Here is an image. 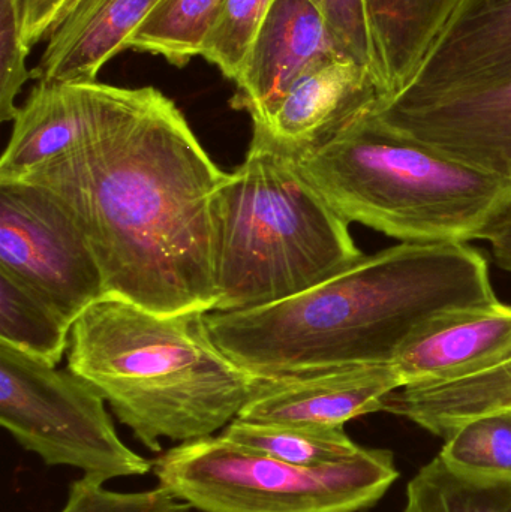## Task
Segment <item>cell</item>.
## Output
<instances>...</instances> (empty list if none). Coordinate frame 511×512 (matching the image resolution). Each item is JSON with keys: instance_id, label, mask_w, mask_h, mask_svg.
Instances as JSON below:
<instances>
[{"instance_id": "484cf974", "label": "cell", "mask_w": 511, "mask_h": 512, "mask_svg": "<svg viewBox=\"0 0 511 512\" xmlns=\"http://www.w3.org/2000/svg\"><path fill=\"white\" fill-rule=\"evenodd\" d=\"M24 39L23 0H0V122H14L17 96L32 72Z\"/></svg>"}, {"instance_id": "f1b7e54d", "label": "cell", "mask_w": 511, "mask_h": 512, "mask_svg": "<svg viewBox=\"0 0 511 512\" xmlns=\"http://www.w3.org/2000/svg\"><path fill=\"white\" fill-rule=\"evenodd\" d=\"M482 240L491 243L495 261L511 273V201L489 222Z\"/></svg>"}, {"instance_id": "7402d4cb", "label": "cell", "mask_w": 511, "mask_h": 512, "mask_svg": "<svg viewBox=\"0 0 511 512\" xmlns=\"http://www.w3.org/2000/svg\"><path fill=\"white\" fill-rule=\"evenodd\" d=\"M222 0H159L144 18L125 50L164 57L183 68L201 56L204 38L212 26Z\"/></svg>"}, {"instance_id": "e0dca14e", "label": "cell", "mask_w": 511, "mask_h": 512, "mask_svg": "<svg viewBox=\"0 0 511 512\" xmlns=\"http://www.w3.org/2000/svg\"><path fill=\"white\" fill-rule=\"evenodd\" d=\"M458 3L459 0H363L371 38L372 71L384 101L407 86Z\"/></svg>"}, {"instance_id": "5bb4252c", "label": "cell", "mask_w": 511, "mask_h": 512, "mask_svg": "<svg viewBox=\"0 0 511 512\" xmlns=\"http://www.w3.org/2000/svg\"><path fill=\"white\" fill-rule=\"evenodd\" d=\"M383 101L372 69L341 54L297 81L270 122L261 125L291 150H300L323 140L357 114L378 107Z\"/></svg>"}, {"instance_id": "7a4b0ae2", "label": "cell", "mask_w": 511, "mask_h": 512, "mask_svg": "<svg viewBox=\"0 0 511 512\" xmlns=\"http://www.w3.org/2000/svg\"><path fill=\"white\" fill-rule=\"evenodd\" d=\"M488 261L465 243H402L266 306L206 313L225 355L261 379L392 364L435 319L497 303Z\"/></svg>"}, {"instance_id": "5b68a950", "label": "cell", "mask_w": 511, "mask_h": 512, "mask_svg": "<svg viewBox=\"0 0 511 512\" xmlns=\"http://www.w3.org/2000/svg\"><path fill=\"white\" fill-rule=\"evenodd\" d=\"M252 125L245 161L216 195V312L293 297L365 256L347 222L303 179L290 147Z\"/></svg>"}, {"instance_id": "6da1fadb", "label": "cell", "mask_w": 511, "mask_h": 512, "mask_svg": "<svg viewBox=\"0 0 511 512\" xmlns=\"http://www.w3.org/2000/svg\"><path fill=\"white\" fill-rule=\"evenodd\" d=\"M227 176L164 93L98 83L77 146L23 182L71 213L107 297L173 315L215 309V206Z\"/></svg>"}, {"instance_id": "9a60e30c", "label": "cell", "mask_w": 511, "mask_h": 512, "mask_svg": "<svg viewBox=\"0 0 511 512\" xmlns=\"http://www.w3.org/2000/svg\"><path fill=\"white\" fill-rule=\"evenodd\" d=\"M159 0H83L48 36L32 77L41 83H87L125 50Z\"/></svg>"}, {"instance_id": "9c48e42d", "label": "cell", "mask_w": 511, "mask_h": 512, "mask_svg": "<svg viewBox=\"0 0 511 512\" xmlns=\"http://www.w3.org/2000/svg\"><path fill=\"white\" fill-rule=\"evenodd\" d=\"M377 116L435 152L511 183V77L428 98H392Z\"/></svg>"}, {"instance_id": "277c9868", "label": "cell", "mask_w": 511, "mask_h": 512, "mask_svg": "<svg viewBox=\"0 0 511 512\" xmlns=\"http://www.w3.org/2000/svg\"><path fill=\"white\" fill-rule=\"evenodd\" d=\"M297 170L350 224L402 243H467L511 201V183L399 134L368 108L291 150Z\"/></svg>"}, {"instance_id": "30bf717a", "label": "cell", "mask_w": 511, "mask_h": 512, "mask_svg": "<svg viewBox=\"0 0 511 512\" xmlns=\"http://www.w3.org/2000/svg\"><path fill=\"white\" fill-rule=\"evenodd\" d=\"M341 54L347 53L311 0H276L237 77L231 105L267 125L297 81Z\"/></svg>"}, {"instance_id": "603a6c76", "label": "cell", "mask_w": 511, "mask_h": 512, "mask_svg": "<svg viewBox=\"0 0 511 512\" xmlns=\"http://www.w3.org/2000/svg\"><path fill=\"white\" fill-rule=\"evenodd\" d=\"M276 0H222L201 56L236 81Z\"/></svg>"}, {"instance_id": "ba28073f", "label": "cell", "mask_w": 511, "mask_h": 512, "mask_svg": "<svg viewBox=\"0 0 511 512\" xmlns=\"http://www.w3.org/2000/svg\"><path fill=\"white\" fill-rule=\"evenodd\" d=\"M0 270L68 321L107 297L98 259L65 206L42 186L0 182Z\"/></svg>"}, {"instance_id": "d6986e66", "label": "cell", "mask_w": 511, "mask_h": 512, "mask_svg": "<svg viewBox=\"0 0 511 512\" xmlns=\"http://www.w3.org/2000/svg\"><path fill=\"white\" fill-rule=\"evenodd\" d=\"M219 435L246 450L306 468L347 462L363 450L344 427L254 423L236 418Z\"/></svg>"}, {"instance_id": "8992f818", "label": "cell", "mask_w": 511, "mask_h": 512, "mask_svg": "<svg viewBox=\"0 0 511 512\" xmlns=\"http://www.w3.org/2000/svg\"><path fill=\"white\" fill-rule=\"evenodd\" d=\"M153 474L200 512H360L399 478L393 454L363 448L336 465L306 468L246 450L221 435L174 445Z\"/></svg>"}, {"instance_id": "cb8c5ba5", "label": "cell", "mask_w": 511, "mask_h": 512, "mask_svg": "<svg viewBox=\"0 0 511 512\" xmlns=\"http://www.w3.org/2000/svg\"><path fill=\"white\" fill-rule=\"evenodd\" d=\"M438 456L468 474L511 477V408L465 424L446 439Z\"/></svg>"}, {"instance_id": "7c38bea8", "label": "cell", "mask_w": 511, "mask_h": 512, "mask_svg": "<svg viewBox=\"0 0 511 512\" xmlns=\"http://www.w3.org/2000/svg\"><path fill=\"white\" fill-rule=\"evenodd\" d=\"M507 77H511V0H459L407 86L393 98H428Z\"/></svg>"}, {"instance_id": "44dd1931", "label": "cell", "mask_w": 511, "mask_h": 512, "mask_svg": "<svg viewBox=\"0 0 511 512\" xmlns=\"http://www.w3.org/2000/svg\"><path fill=\"white\" fill-rule=\"evenodd\" d=\"M402 512H511V477L468 474L437 456L408 483Z\"/></svg>"}, {"instance_id": "3957f363", "label": "cell", "mask_w": 511, "mask_h": 512, "mask_svg": "<svg viewBox=\"0 0 511 512\" xmlns=\"http://www.w3.org/2000/svg\"><path fill=\"white\" fill-rule=\"evenodd\" d=\"M206 313L159 315L105 297L72 324L69 369L152 453H162L164 439L177 445L222 432L263 382L218 348Z\"/></svg>"}, {"instance_id": "ac0fdd59", "label": "cell", "mask_w": 511, "mask_h": 512, "mask_svg": "<svg viewBox=\"0 0 511 512\" xmlns=\"http://www.w3.org/2000/svg\"><path fill=\"white\" fill-rule=\"evenodd\" d=\"M510 408L511 357L453 378L404 385L386 397L383 411L447 439L470 421Z\"/></svg>"}, {"instance_id": "8fae6325", "label": "cell", "mask_w": 511, "mask_h": 512, "mask_svg": "<svg viewBox=\"0 0 511 512\" xmlns=\"http://www.w3.org/2000/svg\"><path fill=\"white\" fill-rule=\"evenodd\" d=\"M402 387L392 364L330 367L263 379L240 420L254 423L344 427L383 411L384 400Z\"/></svg>"}, {"instance_id": "4316f807", "label": "cell", "mask_w": 511, "mask_h": 512, "mask_svg": "<svg viewBox=\"0 0 511 512\" xmlns=\"http://www.w3.org/2000/svg\"><path fill=\"white\" fill-rule=\"evenodd\" d=\"M311 2L326 18L342 50L372 69L371 38H369L368 24H366L363 0H311Z\"/></svg>"}, {"instance_id": "52a82bcc", "label": "cell", "mask_w": 511, "mask_h": 512, "mask_svg": "<svg viewBox=\"0 0 511 512\" xmlns=\"http://www.w3.org/2000/svg\"><path fill=\"white\" fill-rule=\"evenodd\" d=\"M98 388L68 366L44 363L0 343V424L45 465L77 469L102 483L153 471L117 435Z\"/></svg>"}, {"instance_id": "f546056e", "label": "cell", "mask_w": 511, "mask_h": 512, "mask_svg": "<svg viewBox=\"0 0 511 512\" xmlns=\"http://www.w3.org/2000/svg\"><path fill=\"white\" fill-rule=\"evenodd\" d=\"M83 2V0H71V2H69V5H68V8H66V11H65V14L62 15V18L65 17L66 14H69V12L72 11V9L75 8V6L78 5V3H81ZM62 18H60V20H62ZM60 23V21H59ZM57 23V24H59Z\"/></svg>"}, {"instance_id": "83f0119b", "label": "cell", "mask_w": 511, "mask_h": 512, "mask_svg": "<svg viewBox=\"0 0 511 512\" xmlns=\"http://www.w3.org/2000/svg\"><path fill=\"white\" fill-rule=\"evenodd\" d=\"M71 0H23L24 39L32 48L44 38H48L54 27L65 14Z\"/></svg>"}, {"instance_id": "2e32d148", "label": "cell", "mask_w": 511, "mask_h": 512, "mask_svg": "<svg viewBox=\"0 0 511 512\" xmlns=\"http://www.w3.org/2000/svg\"><path fill=\"white\" fill-rule=\"evenodd\" d=\"M96 84L41 83L18 108L0 159V182H23L33 171L69 152L86 134Z\"/></svg>"}, {"instance_id": "4fadbf2b", "label": "cell", "mask_w": 511, "mask_h": 512, "mask_svg": "<svg viewBox=\"0 0 511 512\" xmlns=\"http://www.w3.org/2000/svg\"><path fill=\"white\" fill-rule=\"evenodd\" d=\"M510 357L511 307L497 301L435 319L399 349L392 366L404 387L464 375Z\"/></svg>"}, {"instance_id": "ffe728a7", "label": "cell", "mask_w": 511, "mask_h": 512, "mask_svg": "<svg viewBox=\"0 0 511 512\" xmlns=\"http://www.w3.org/2000/svg\"><path fill=\"white\" fill-rule=\"evenodd\" d=\"M71 328L41 294L0 270V343L57 366L68 351Z\"/></svg>"}, {"instance_id": "d4e9b609", "label": "cell", "mask_w": 511, "mask_h": 512, "mask_svg": "<svg viewBox=\"0 0 511 512\" xmlns=\"http://www.w3.org/2000/svg\"><path fill=\"white\" fill-rule=\"evenodd\" d=\"M182 499L165 487L144 492H114L105 483L84 475L69 484L68 498L59 512H189Z\"/></svg>"}]
</instances>
